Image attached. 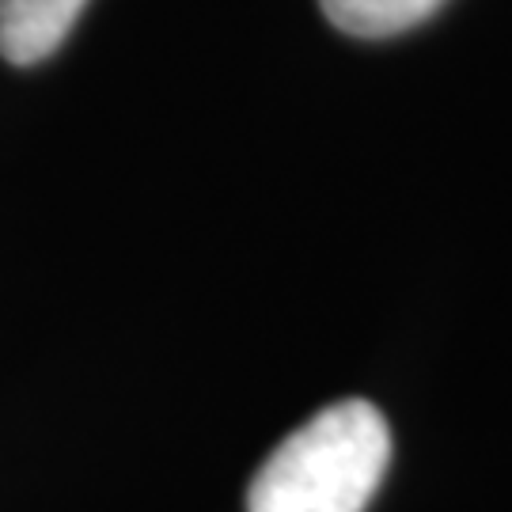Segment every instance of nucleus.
<instances>
[{"mask_svg": "<svg viewBox=\"0 0 512 512\" xmlns=\"http://www.w3.org/2000/svg\"><path fill=\"white\" fill-rule=\"evenodd\" d=\"M88 0H0V54L12 65L50 57Z\"/></svg>", "mask_w": 512, "mask_h": 512, "instance_id": "f03ea898", "label": "nucleus"}, {"mask_svg": "<svg viewBox=\"0 0 512 512\" xmlns=\"http://www.w3.org/2000/svg\"><path fill=\"white\" fill-rule=\"evenodd\" d=\"M391 463V429L365 399L330 403L277 444L247 512H365Z\"/></svg>", "mask_w": 512, "mask_h": 512, "instance_id": "f257e3e1", "label": "nucleus"}, {"mask_svg": "<svg viewBox=\"0 0 512 512\" xmlns=\"http://www.w3.org/2000/svg\"><path fill=\"white\" fill-rule=\"evenodd\" d=\"M327 19L357 38L403 35L437 12L444 0H319Z\"/></svg>", "mask_w": 512, "mask_h": 512, "instance_id": "7ed1b4c3", "label": "nucleus"}]
</instances>
